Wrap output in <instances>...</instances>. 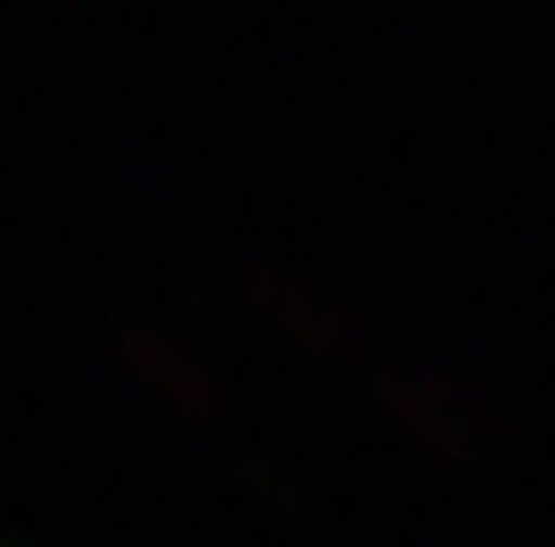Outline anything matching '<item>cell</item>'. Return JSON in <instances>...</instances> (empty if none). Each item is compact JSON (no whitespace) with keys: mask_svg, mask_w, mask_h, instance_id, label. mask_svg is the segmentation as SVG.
I'll list each match as a JSON object with an SVG mask.
<instances>
[{"mask_svg":"<svg viewBox=\"0 0 555 547\" xmlns=\"http://www.w3.org/2000/svg\"><path fill=\"white\" fill-rule=\"evenodd\" d=\"M376 395H386V414L422 440V449L439 458H493L502 449V422H493V404H483L457 368H430V359H386L376 351Z\"/></svg>","mask_w":555,"mask_h":547,"instance_id":"cell-1","label":"cell"},{"mask_svg":"<svg viewBox=\"0 0 555 547\" xmlns=\"http://www.w3.org/2000/svg\"><path fill=\"white\" fill-rule=\"evenodd\" d=\"M233 288L251 296V305H260V315H269L278 332H296L305 351H340V359H359V368H376V351H367V332H359L350 315H340L332 296H314L305 279H287V269H269V260H242V269H233Z\"/></svg>","mask_w":555,"mask_h":547,"instance_id":"cell-2","label":"cell"},{"mask_svg":"<svg viewBox=\"0 0 555 547\" xmlns=\"http://www.w3.org/2000/svg\"><path fill=\"white\" fill-rule=\"evenodd\" d=\"M117 359L134 368V378H144L162 404H170V414H189V422H216V368H206V359H189V351H170V341L162 332H144V323H117Z\"/></svg>","mask_w":555,"mask_h":547,"instance_id":"cell-3","label":"cell"}]
</instances>
